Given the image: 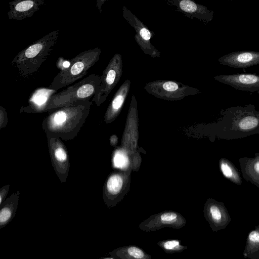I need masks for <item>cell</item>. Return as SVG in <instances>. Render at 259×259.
Returning a JSON list of instances; mask_svg holds the SVG:
<instances>
[{
	"mask_svg": "<svg viewBox=\"0 0 259 259\" xmlns=\"http://www.w3.org/2000/svg\"><path fill=\"white\" fill-rule=\"evenodd\" d=\"M101 77L92 74L66 89L52 95L42 112H50L55 109L90 100L97 91Z\"/></svg>",
	"mask_w": 259,
	"mask_h": 259,
	"instance_id": "4",
	"label": "cell"
},
{
	"mask_svg": "<svg viewBox=\"0 0 259 259\" xmlns=\"http://www.w3.org/2000/svg\"><path fill=\"white\" fill-rule=\"evenodd\" d=\"M220 132L226 139L259 134V111L254 106L229 108L225 110Z\"/></svg>",
	"mask_w": 259,
	"mask_h": 259,
	"instance_id": "3",
	"label": "cell"
},
{
	"mask_svg": "<svg viewBox=\"0 0 259 259\" xmlns=\"http://www.w3.org/2000/svg\"><path fill=\"white\" fill-rule=\"evenodd\" d=\"M163 88L167 91H175L178 88V84L172 81L166 82L163 84Z\"/></svg>",
	"mask_w": 259,
	"mask_h": 259,
	"instance_id": "22",
	"label": "cell"
},
{
	"mask_svg": "<svg viewBox=\"0 0 259 259\" xmlns=\"http://www.w3.org/2000/svg\"><path fill=\"white\" fill-rule=\"evenodd\" d=\"M229 1H234V0H229Z\"/></svg>",
	"mask_w": 259,
	"mask_h": 259,
	"instance_id": "26",
	"label": "cell"
},
{
	"mask_svg": "<svg viewBox=\"0 0 259 259\" xmlns=\"http://www.w3.org/2000/svg\"><path fill=\"white\" fill-rule=\"evenodd\" d=\"M220 82L243 91L254 92L259 91V75L238 73L221 75L216 77Z\"/></svg>",
	"mask_w": 259,
	"mask_h": 259,
	"instance_id": "10",
	"label": "cell"
},
{
	"mask_svg": "<svg viewBox=\"0 0 259 259\" xmlns=\"http://www.w3.org/2000/svg\"><path fill=\"white\" fill-rule=\"evenodd\" d=\"M166 4L175 7L177 12L183 14L186 17L196 19L205 24L211 21L214 17L213 11L194 0H167Z\"/></svg>",
	"mask_w": 259,
	"mask_h": 259,
	"instance_id": "9",
	"label": "cell"
},
{
	"mask_svg": "<svg viewBox=\"0 0 259 259\" xmlns=\"http://www.w3.org/2000/svg\"><path fill=\"white\" fill-rule=\"evenodd\" d=\"M59 34L58 30L53 31L34 41L16 55L11 64L18 69L21 76L27 78L38 71L53 51Z\"/></svg>",
	"mask_w": 259,
	"mask_h": 259,
	"instance_id": "2",
	"label": "cell"
},
{
	"mask_svg": "<svg viewBox=\"0 0 259 259\" xmlns=\"http://www.w3.org/2000/svg\"><path fill=\"white\" fill-rule=\"evenodd\" d=\"M254 168L255 171L259 174V161H257L255 163Z\"/></svg>",
	"mask_w": 259,
	"mask_h": 259,
	"instance_id": "25",
	"label": "cell"
},
{
	"mask_svg": "<svg viewBox=\"0 0 259 259\" xmlns=\"http://www.w3.org/2000/svg\"><path fill=\"white\" fill-rule=\"evenodd\" d=\"M186 224V219L180 213L173 210H165L151 215L141 222L139 228L145 232H153L163 228L179 229Z\"/></svg>",
	"mask_w": 259,
	"mask_h": 259,
	"instance_id": "8",
	"label": "cell"
},
{
	"mask_svg": "<svg viewBox=\"0 0 259 259\" xmlns=\"http://www.w3.org/2000/svg\"><path fill=\"white\" fill-rule=\"evenodd\" d=\"M47 137L52 166L61 182L65 183L70 168L67 148L60 138L50 136Z\"/></svg>",
	"mask_w": 259,
	"mask_h": 259,
	"instance_id": "7",
	"label": "cell"
},
{
	"mask_svg": "<svg viewBox=\"0 0 259 259\" xmlns=\"http://www.w3.org/2000/svg\"><path fill=\"white\" fill-rule=\"evenodd\" d=\"M124 101L123 97L120 95L116 96L114 99L113 100L111 105V110L116 111L119 109L121 106Z\"/></svg>",
	"mask_w": 259,
	"mask_h": 259,
	"instance_id": "19",
	"label": "cell"
},
{
	"mask_svg": "<svg viewBox=\"0 0 259 259\" xmlns=\"http://www.w3.org/2000/svg\"><path fill=\"white\" fill-rule=\"evenodd\" d=\"M8 123V117L5 108L0 106V129L6 126Z\"/></svg>",
	"mask_w": 259,
	"mask_h": 259,
	"instance_id": "18",
	"label": "cell"
},
{
	"mask_svg": "<svg viewBox=\"0 0 259 259\" xmlns=\"http://www.w3.org/2000/svg\"><path fill=\"white\" fill-rule=\"evenodd\" d=\"M220 167L222 173L226 177L230 178L232 177V170L227 163L223 161L221 162Z\"/></svg>",
	"mask_w": 259,
	"mask_h": 259,
	"instance_id": "20",
	"label": "cell"
},
{
	"mask_svg": "<svg viewBox=\"0 0 259 259\" xmlns=\"http://www.w3.org/2000/svg\"><path fill=\"white\" fill-rule=\"evenodd\" d=\"M113 258L150 259L151 256L141 248L136 245L120 247L109 252Z\"/></svg>",
	"mask_w": 259,
	"mask_h": 259,
	"instance_id": "16",
	"label": "cell"
},
{
	"mask_svg": "<svg viewBox=\"0 0 259 259\" xmlns=\"http://www.w3.org/2000/svg\"><path fill=\"white\" fill-rule=\"evenodd\" d=\"M122 16L136 31V40L143 47H149L154 33L125 6L122 9Z\"/></svg>",
	"mask_w": 259,
	"mask_h": 259,
	"instance_id": "13",
	"label": "cell"
},
{
	"mask_svg": "<svg viewBox=\"0 0 259 259\" xmlns=\"http://www.w3.org/2000/svg\"><path fill=\"white\" fill-rule=\"evenodd\" d=\"M57 91L48 88H39L31 95L28 105L23 108V111L26 113H41L47 104L49 98Z\"/></svg>",
	"mask_w": 259,
	"mask_h": 259,
	"instance_id": "14",
	"label": "cell"
},
{
	"mask_svg": "<svg viewBox=\"0 0 259 259\" xmlns=\"http://www.w3.org/2000/svg\"><path fill=\"white\" fill-rule=\"evenodd\" d=\"M222 64L236 68H244L259 64V52L238 51L230 53L221 57Z\"/></svg>",
	"mask_w": 259,
	"mask_h": 259,
	"instance_id": "12",
	"label": "cell"
},
{
	"mask_svg": "<svg viewBox=\"0 0 259 259\" xmlns=\"http://www.w3.org/2000/svg\"><path fill=\"white\" fill-rule=\"evenodd\" d=\"M133 169L116 170L107 177L103 187V199L107 207L115 206L130 190Z\"/></svg>",
	"mask_w": 259,
	"mask_h": 259,
	"instance_id": "6",
	"label": "cell"
},
{
	"mask_svg": "<svg viewBox=\"0 0 259 259\" xmlns=\"http://www.w3.org/2000/svg\"><path fill=\"white\" fill-rule=\"evenodd\" d=\"M181 241L177 239L164 240L157 242V245L167 253L181 252L187 249L188 246L181 244Z\"/></svg>",
	"mask_w": 259,
	"mask_h": 259,
	"instance_id": "17",
	"label": "cell"
},
{
	"mask_svg": "<svg viewBox=\"0 0 259 259\" xmlns=\"http://www.w3.org/2000/svg\"><path fill=\"white\" fill-rule=\"evenodd\" d=\"M45 0H12L9 3L10 10L8 12L9 19L16 21L31 17L40 9Z\"/></svg>",
	"mask_w": 259,
	"mask_h": 259,
	"instance_id": "11",
	"label": "cell"
},
{
	"mask_svg": "<svg viewBox=\"0 0 259 259\" xmlns=\"http://www.w3.org/2000/svg\"><path fill=\"white\" fill-rule=\"evenodd\" d=\"M93 103L90 100L77 102L49 112L42 122L47 137L74 139L85 123Z\"/></svg>",
	"mask_w": 259,
	"mask_h": 259,
	"instance_id": "1",
	"label": "cell"
},
{
	"mask_svg": "<svg viewBox=\"0 0 259 259\" xmlns=\"http://www.w3.org/2000/svg\"><path fill=\"white\" fill-rule=\"evenodd\" d=\"M108 1L109 0H96V6L100 13L102 12V7L103 5L105 3V2Z\"/></svg>",
	"mask_w": 259,
	"mask_h": 259,
	"instance_id": "24",
	"label": "cell"
},
{
	"mask_svg": "<svg viewBox=\"0 0 259 259\" xmlns=\"http://www.w3.org/2000/svg\"><path fill=\"white\" fill-rule=\"evenodd\" d=\"M101 50L96 48L82 52L69 61L54 78L49 88L58 91L85 76L99 59Z\"/></svg>",
	"mask_w": 259,
	"mask_h": 259,
	"instance_id": "5",
	"label": "cell"
},
{
	"mask_svg": "<svg viewBox=\"0 0 259 259\" xmlns=\"http://www.w3.org/2000/svg\"><path fill=\"white\" fill-rule=\"evenodd\" d=\"M20 193H13L0 205V228L6 227L14 218L18 208Z\"/></svg>",
	"mask_w": 259,
	"mask_h": 259,
	"instance_id": "15",
	"label": "cell"
},
{
	"mask_svg": "<svg viewBox=\"0 0 259 259\" xmlns=\"http://www.w3.org/2000/svg\"><path fill=\"white\" fill-rule=\"evenodd\" d=\"M248 238L253 242H259V232L255 231L251 232L249 234Z\"/></svg>",
	"mask_w": 259,
	"mask_h": 259,
	"instance_id": "23",
	"label": "cell"
},
{
	"mask_svg": "<svg viewBox=\"0 0 259 259\" xmlns=\"http://www.w3.org/2000/svg\"><path fill=\"white\" fill-rule=\"evenodd\" d=\"M9 188L10 185H7L3 186L0 189V205L6 200Z\"/></svg>",
	"mask_w": 259,
	"mask_h": 259,
	"instance_id": "21",
	"label": "cell"
}]
</instances>
